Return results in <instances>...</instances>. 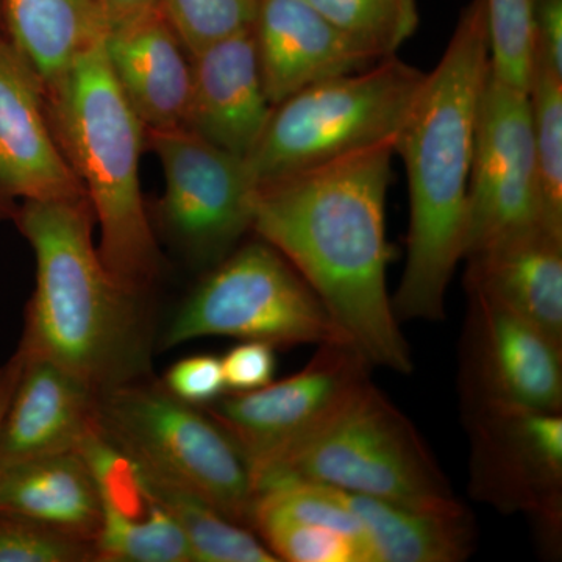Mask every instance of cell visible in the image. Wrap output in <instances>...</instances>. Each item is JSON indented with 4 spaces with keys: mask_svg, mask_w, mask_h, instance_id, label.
I'll use <instances>...</instances> for the list:
<instances>
[{
    "mask_svg": "<svg viewBox=\"0 0 562 562\" xmlns=\"http://www.w3.org/2000/svg\"><path fill=\"white\" fill-rule=\"evenodd\" d=\"M161 10L191 55L251 29L257 0H161Z\"/></svg>",
    "mask_w": 562,
    "mask_h": 562,
    "instance_id": "cell-29",
    "label": "cell"
},
{
    "mask_svg": "<svg viewBox=\"0 0 562 562\" xmlns=\"http://www.w3.org/2000/svg\"><path fill=\"white\" fill-rule=\"evenodd\" d=\"M95 561L94 543L27 517L0 512V562Z\"/></svg>",
    "mask_w": 562,
    "mask_h": 562,
    "instance_id": "cell-30",
    "label": "cell"
},
{
    "mask_svg": "<svg viewBox=\"0 0 562 562\" xmlns=\"http://www.w3.org/2000/svg\"><path fill=\"white\" fill-rule=\"evenodd\" d=\"M538 225L541 205L528 92L498 80L490 65L476 117L462 260Z\"/></svg>",
    "mask_w": 562,
    "mask_h": 562,
    "instance_id": "cell-12",
    "label": "cell"
},
{
    "mask_svg": "<svg viewBox=\"0 0 562 562\" xmlns=\"http://www.w3.org/2000/svg\"><path fill=\"white\" fill-rule=\"evenodd\" d=\"M94 422L140 472L192 492L250 528L257 492L249 468L209 414L161 384L139 380L98 392Z\"/></svg>",
    "mask_w": 562,
    "mask_h": 562,
    "instance_id": "cell-7",
    "label": "cell"
},
{
    "mask_svg": "<svg viewBox=\"0 0 562 562\" xmlns=\"http://www.w3.org/2000/svg\"><path fill=\"white\" fill-rule=\"evenodd\" d=\"M103 38L44 88V98L55 139L101 225L103 266L122 286L144 295L160 273L140 194L146 128L111 72Z\"/></svg>",
    "mask_w": 562,
    "mask_h": 562,
    "instance_id": "cell-4",
    "label": "cell"
},
{
    "mask_svg": "<svg viewBox=\"0 0 562 562\" xmlns=\"http://www.w3.org/2000/svg\"><path fill=\"white\" fill-rule=\"evenodd\" d=\"M250 530L279 561L372 562L369 550L342 532L299 522L268 509L254 508Z\"/></svg>",
    "mask_w": 562,
    "mask_h": 562,
    "instance_id": "cell-27",
    "label": "cell"
},
{
    "mask_svg": "<svg viewBox=\"0 0 562 562\" xmlns=\"http://www.w3.org/2000/svg\"><path fill=\"white\" fill-rule=\"evenodd\" d=\"M136 472L146 497L168 513L187 536L194 562L279 561L250 528L232 522L203 498L138 468Z\"/></svg>",
    "mask_w": 562,
    "mask_h": 562,
    "instance_id": "cell-23",
    "label": "cell"
},
{
    "mask_svg": "<svg viewBox=\"0 0 562 562\" xmlns=\"http://www.w3.org/2000/svg\"><path fill=\"white\" fill-rule=\"evenodd\" d=\"M541 224L562 235V74L535 54L530 85Z\"/></svg>",
    "mask_w": 562,
    "mask_h": 562,
    "instance_id": "cell-24",
    "label": "cell"
},
{
    "mask_svg": "<svg viewBox=\"0 0 562 562\" xmlns=\"http://www.w3.org/2000/svg\"><path fill=\"white\" fill-rule=\"evenodd\" d=\"M227 336L272 347L351 344L316 292L268 243L228 255L203 280L162 338V347Z\"/></svg>",
    "mask_w": 562,
    "mask_h": 562,
    "instance_id": "cell-8",
    "label": "cell"
},
{
    "mask_svg": "<svg viewBox=\"0 0 562 562\" xmlns=\"http://www.w3.org/2000/svg\"><path fill=\"white\" fill-rule=\"evenodd\" d=\"M484 5L491 72L498 80L528 92L535 58L532 0H484Z\"/></svg>",
    "mask_w": 562,
    "mask_h": 562,
    "instance_id": "cell-28",
    "label": "cell"
},
{
    "mask_svg": "<svg viewBox=\"0 0 562 562\" xmlns=\"http://www.w3.org/2000/svg\"><path fill=\"white\" fill-rule=\"evenodd\" d=\"M427 74L392 57L317 81L273 106L244 158L255 188L376 149H394Z\"/></svg>",
    "mask_w": 562,
    "mask_h": 562,
    "instance_id": "cell-5",
    "label": "cell"
},
{
    "mask_svg": "<svg viewBox=\"0 0 562 562\" xmlns=\"http://www.w3.org/2000/svg\"><path fill=\"white\" fill-rule=\"evenodd\" d=\"M94 391L44 360H24L0 422V472L79 450L94 425Z\"/></svg>",
    "mask_w": 562,
    "mask_h": 562,
    "instance_id": "cell-18",
    "label": "cell"
},
{
    "mask_svg": "<svg viewBox=\"0 0 562 562\" xmlns=\"http://www.w3.org/2000/svg\"><path fill=\"white\" fill-rule=\"evenodd\" d=\"M465 261L468 286L562 344V235L538 225Z\"/></svg>",
    "mask_w": 562,
    "mask_h": 562,
    "instance_id": "cell-19",
    "label": "cell"
},
{
    "mask_svg": "<svg viewBox=\"0 0 562 562\" xmlns=\"http://www.w3.org/2000/svg\"><path fill=\"white\" fill-rule=\"evenodd\" d=\"M22 364H24V357H22L20 350H16L10 361L0 368V422H2L11 395H13L14 386H16L18 379H20Z\"/></svg>",
    "mask_w": 562,
    "mask_h": 562,
    "instance_id": "cell-35",
    "label": "cell"
},
{
    "mask_svg": "<svg viewBox=\"0 0 562 562\" xmlns=\"http://www.w3.org/2000/svg\"><path fill=\"white\" fill-rule=\"evenodd\" d=\"M221 364L227 390H260L273 380L277 368L276 347L265 342L244 341L228 350Z\"/></svg>",
    "mask_w": 562,
    "mask_h": 562,
    "instance_id": "cell-32",
    "label": "cell"
},
{
    "mask_svg": "<svg viewBox=\"0 0 562 562\" xmlns=\"http://www.w3.org/2000/svg\"><path fill=\"white\" fill-rule=\"evenodd\" d=\"M87 198L52 132L44 88L27 61L0 35V220L16 202Z\"/></svg>",
    "mask_w": 562,
    "mask_h": 562,
    "instance_id": "cell-14",
    "label": "cell"
},
{
    "mask_svg": "<svg viewBox=\"0 0 562 562\" xmlns=\"http://www.w3.org/2000/svg\"><path fill=\"white\" fill-rule=\"evenodd\" d=\"M192 88L187 127L246 158L273 106L262 85L254 31L247 29L190 55Z\"/></svg>",
    "mask_w": 562,
    "mask_h": 562,
    "instance_id": "cell-16",
    "label": "cell"
},
{
    "mask_svg": "<svg viewBox=\"0 0 562 562\" xmlns=\"http://www.w3.org/2000/svg\"><path fill=\"white\" fill-rule=\"evenodd\" d=\"M461 342L464 406L562 412V344L468 286Z\"/></svg>",
    "mask_w": 562,
    "mask_h": 562,
    "instance_id": "cell-13",
    "label": "cell"
},
{
    "mask_svg": "<svg viewBox=\"0 0 562 562\" xmlns=\"http://www.w3.org/2000/svg\"><path fill=\"white\" fill-rule=\"evenodd\" d=\"M7 38L43 88L105 36V14L95 0H0Z\"/></svg>",
    "mask_w": 562,
    "mask_h": 562,
    "instance_id": "cell-21",
    "label": "cell"
},
{
    "mask_svg": "<svg viewBox=\"0 0 562 562\" xmlns=\"http://www.w3.org/2000/svg\"><path fill=\"white\" fill-rule=\"evenodd\" d=\"M338 491L364 527L373 562H461L471 557L475 530L469 512H417Z\"/></svg>",
    "mask_w": 562,
    "mask_h": 562,
    "instance_id": "cell-22",
    "label": "cell"
},
{
    "mask_svg": "<svg viewBox=\"0 0 562 562\" xmlns=\"http://www.w3.org/2000/svg\"><path fill=\"white\" fill-rule=\"evenodd\" d=\"M490 72L484 0L462 10L395 143L408 177L405 269L392 299L397 321L446 319V295L464 254L476 117Z\"/></svg>",
    "mask_w": 562,
    "mask_h": 562,
    "instance_id": "cell-2",
    "label": "cell"
},
{
    "mask_svg": "<svg viewBox=\"0 0 562 562\" xmlns=\"http://www.w3.org/2000/svg\"><path fill=\"white\" fill-rule=\"evenodd\" d=\"M103 47L122 94L146 131L187 127L191 58L161 7L109 25Z\"/></svg>",
    "mask_w": 562,
    "mask_h": 562,
    "instance_id": "cell-17",
    "label": "cell"
},
{
    "mask_svg": "<svg viewBox=\"0 0 562 562\" xmlns=\"http://www.w3.org/2000/svg\"><path fill=\"white\" fill-rule=\"evenodd\" d=\"M535 54L562 74V0H532Z\"/></svg>",
    "mask_w": 562,
    "mask_h": 562,
    "instance_id": "cell-33",
    "label": "cell"
},
{
    "mask_svg": "<svg viewBox=\"0 0 562 562\" xmlns=\"http://www.w3.org/2000/svg\"><path fill=\"white\" fill-rule=\"evenodd\" d=\"M251 31L272 106L317 81L380 61L325 20L308 0H257Z\"/></svg>",
    "mask_w": 562,
    "mask_h": 562,
    "instance_id": "cell-15",
    "label": "cell"
},
{
    "mask_svg": "<svg viewBox=\"0 0 562 562\" xmlns=\"http://www.w3.org/2000/svg\"><path fill=\"white\" fill-rule=\"evenodd\" d=\"M284 480L327 484L417 512H468L419 431L372 380L266 473L257 495Z\"/></svg>",
    "mask_w": 562,
    "mask_h": 562,
    "instance_id": "cell-6",
    "label": "cell"
},
{
    "mask_svg": "<svg viewBox=\"0 0 562 562\" xmlns=\"http://www.w3.org/2000/svg\"><path fill=\"white\" fill-rule=\"evenodd\" d=\"M0 512L94 543L102 524L101 491L79 450L50 454L0 472Z\"/></svg>",
    "mask_w": 562,
    "mask_h": 562,
    "instance_id": "cell-20",
    "label": "cell"
},
{
    "mask_svg": "<svg viewBox=\"0 0 562 562\" xmlns=\"http://www.w3.org/2000/svg\"><path fill=\"white\" fill-rule=\"evenodd\" d=\"M160 158L166 191L158 211L166 231L199 265H220L251 228V183L244 158L188 127L146 131Z\"/></svg>",
    "mask_w": 562,
    "mask_h": 562,
    "instance_id": "cell-10",
    "label": "cell"
},
{
    "mask_svg": "<svg viewBox=\"0 0 562 562\" xmlns=\"http://www.w3.org/2000/svg\"><path fill=\"white\" fill-rule=\"evenodd\" d=\"M471 492L502 513H525L557 541L562 522L561 413L464 406Z\"/></svg>",
    "mask_w": 562,
    "mask_h": 562,
    "instance_id": "cell-11",
    "label": "cell"
},
{
    "mask_svg": "<svg viewBox=\"0 0 562 562\" xmlns=\"http://www.w3.org/2000/svg\"><path fill=\"white\" fill-rule=\"evenodd\" d=\"M165 387L194 406L210 405L227 390L221 360L213 355H195L176 362L166 373Z\"/></svg>",
    "mask_w": 562,
    "mask_h": 562,
    "instance_id": "cell-31",
    "label": "cell"
},
{
    "mask_svg": "<svg viewBox=\"0 0 562 562\" xmlns=\"http://www.w3.org/2000/svg\"><path fill=\"white\" fill-rule=\"evenodd\" d=\"M36 257V286L20 350L88 384L94 394L150 371L154 328L144 295L114 280L92 243L88 198L22 202L13 216Z\"/></svg>",
    "mask_w": 562,
    "mask_h": 562,
    "instance_id": "cell-3",
    "label": "cell"
},
{
    "mask_svg": "<svg viewBox=\"0 0 562 562\" xmlns=\"http://www.w3.org/2000/svg\"><path fill=\"white\" fill-rule=\"evenodd\" d=\"M392 147L255 190L251 231L286 258L372 366L413 371L387 292L386 195Z\"/></svg>",
    "mask_w": 562,
    "mask_h": 562,
    "instance_id": "cell-1",
    "label": "cell"
},
{
    "mask_svg": "<svg viewBox=\"0 0 562 562\" xmlns=\"http://www.w3.org/2000/svg\"><path fill=\"white\" fill-rule=\"evenodd\" d=\"M94 549L95 561L194 562L184 532L151 502L146 513L133 516L102 501V524Z\"/></svg>",
    "mask_w": 562,
    "mask_h": 562,
    "instance_id": "cell-25",
    "label": "cell"
},
{
    "mask_svg": "<svg viewBox=\"0 0 562 562\" xmlns=\"http://www.w3.org/2000/svg\"><path fill=\"white\" fill-rule=\"evenodd\" d=\"M372 364L351 344L321 346L301 372L205 406L249 468L255 492L294 447L371 382Z\"/></svg>",
    "mask_w": 562,
    "mask_h": 562,
    "instance_id": "cell-9",
    "label": "cell"
},
{
    "mask_svg": "<svg viewBox=\"0 0 562 562\" xmlns=\"http://www.w3.org/2000/svg\"><path fill=\"white\" fill-rule=\"evenodd\" d=\"M105 14L106 24H121L161 7V0H95Z\"/></svg>",
    "mask_w": 562,
    "mask_h": 562,
    "instance_id": "cell-34",
    "label": "cell"
},
{
    "mask_svg": "<svg viewBox=\"0 0 562 562\" xmlns=\"http://www.w3.org/2000/svg\"><path fill=\"white\" fill-rule=\"evenodd\" d=\"M376 60L392 57L419 25L416 0H308Z\"/></svg>",
    "mask_w": 562,
    "mask_h": 562,
    "instance_id": "cell-26",
    "label": "cell"
}]
</instances>
